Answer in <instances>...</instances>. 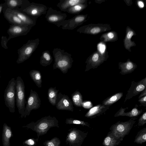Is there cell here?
Listing matches in <instances>:
<instances>
[{"label": "cell", "mask_w": 146, "mask_h": 146, "mask_svg": "<svg viewBox=\"0 0 146 146\" xmlns=\"http://www.w3.org/2000/svg\"><path fill=\"white\" fill-rule=\"evenodd\" d=\"M52 52L54 58L53 69H58L63 73H66L74 62L72 54L58 48H54Z\"/></svg>", "instance_id": "obj_2"}, {"label": "cell", "mask_w": 146, "mask_h": 146, "mask_svg": "<svg viewBox=\"0 0 146 146\" xmlns=\"http://www.w3.org/2000/svg\"><path fill=\"white\" fill-rule=\"evenodd\" d=\"M6 1L7 4L8 8L12 9H13L14 8L21 5H23L24 7L30 3L27 0H8Z\"/></svg>", "instance_id": "obj_27"}, {"label": "cell", "mask_w": 146, "mask_h": 146, "mask_svg": "<svg viewBox=\"0 0 146 146\" xmlns=\"http://www.w3.org/2000/svg\"><path fill=\"white\" fill-rule=\"evenodd\" d=\"M146 77L140 81L136 82H131V86L127 91V94L124 101V103L127 100L130 99L133 96L138 95L146 89Z\"/></svg>", "instance_id": "obj_12"}, {"label": "cell", "mask_w": 146, "mask_h": 146, "mask_svg": "<svg viewBox=\"0 0 146 146\" xmlns=\"http://www.w3.org/2000/svg\"><path fill=\"white\" fill-rule=\"evenodd\" d=\"M137 117L131 118L123 122L119 121L111 125L110 131L122 141L125 136L128 135L136 122Z\"/></svg>", "instance_id": "obj_3"}, {"label": "cell", "mask_w": 146, "mask_h": 146, "mask_svg": "<svg viewBox=\"0 0 146 146\" xmlns=\"http://www.w3.org/2000/svg\"><path fill=\"white\" fill-rule=\"evenodd\" d=\"M98 47L99 50L102 53L104 52L105 49V45L100 43L98 44Z\"/></svg>", "instance_id": "obj_37"}, {"label": "cell", "mask_w": 146, "mask_h": 146, "mask_svg": "<svg viewBox=\"0 0 146 146\" xmlns=\"http://www.w3.org/2000/svg\"><path fill=\"white\" fill-rule=\"evenodd\" d=\"M43 143L44 146H60V140L57 137H54L50 140L45 141Z\"/></svg>", "instance_id": "obj_32"}, {"label": "cell", "mask_w": 146, "mask_h": 146, "mask_svg": "<svg viewBox=\"0 0 146 146\" xmlns=\"http://www.w3.org/2000/svg\"><path fill=\"white\" fill-rule=\"evenodd\" d=\"M4 16L9 22L14 25H25L19 18L11 11V9L7 8L4 13Z\"/></svg>", "instance_id": "obj_21"}, {"label": "cell", "mask_w": 146, "mask_h": 146, "mask_svg": "<svg viewBox=\"0 0 146 146\" xmlns=\"http://www.w3.org/2000/svg\"><path fill=\"white\" fill-rule=\"evenodd\" d=\"M133 33L132 31H130L127 33V37L128 39H129L131 38L133 35Z\"/></svg>", "instance_id": "obj_40"}, {"label": "cell", "mask_w": 146, "mask_h": 146, "mask_svg": "<svg viewBox=\"0 0 146 146\" xmlns=\"http://www.w3.org/2000/svg\"><path fill=\"white\" fill-rule=\"evenodd\" d=\"M121 142L119 138L110 131L104 138L102 145L104 146H117L119 145Z\"/></svg>", "instance_id": "obj_20"}, {"label": "cell", "mask_w": 146, "mask_h": 146, "mask_svg": "<svg viewBox=\"0 0 146 146\" xmlns=\"http://www.w3.org/2000/svg\"><path fill=\"white\" fill-rule=\"evenodd\" d=\"M146 123V112L145 111L141 115L138 120L139 126L144 125Z\"/></svg>", "instance_id": "obj_34"}, {"label": "cell", "mask_w": 146, "mask_h": 146, "mask_svg": "<svg viewBox=\"0 0 146 146\" xmlns=\"http://www.w3.org/2000/svg\"><path fill=\"white\" fill-rule=\"evenodd\" d=\"M29 74L36 85L38 88H41L42 80L40 72L37 70H33L30 71Z\"/></svg>", "instance_id": "obj_24"}, {"label": "cell", "mask_w": 146, "mask_h": 146, "mask_svg": "<svg viewBox=\"0 0 146 146\" xmlns=\"http://www.w3.org/2000/svg\"><path fill=\"white\" fill-rule=\"evenodd\" d=\"M138 4L139 7L141 8H143L144 6L143 3L141 1H139L138 3Z\"/></svg>", "instance_id": "obj_41"}, {"label": "cell", "mask_w": 146, "mask_h": 146, "mask_svg": "<svg viewBox=\"0 0 146 146\" xmlns=\"http://www.w3.org/2000/svg\"><path fill=\"white\" fill-rule=\"evenodd\" d=\"M92 106L91 102L89 101L83 102L82 106L85 109L90 108Z\"/></svg>", "instance_id": "obj_35"}, {"label": "cell", "mask_w": 146, "mask_h": 146, "mask_svg": "<svg viewBox=\"0 0 146 146\" xmlns=\"http://www.w3.org/2000/svg\"><path fill=\"white\" fill-rule=\"evenodd\" d=\"M65 122L67 124H77L90 127V124L84 121L78 120L72 118L66 119Z\"/></svg>", "instance_id": "obj_31"}, {"label": "cell", "mask_w": 146, "mask_h": 146, "mask_svg": "<svg viewBox=\"0 0 146 146\" xmlns=\"http://www.w3.org/2000/svg\"><path fill=\"white\" fill-rule=\"evenodd\" d=\"M137 68V66L130 61L126 63H120L119 65V69L121 70L119 73L125 75L131 73Z\"/></svg>", "instance_id": "obj_22"}, {"label": "cell", "mask_w": 146, "mask_h": 146, "mask_svg": "<svg viewBox=\"0 0 146 146\" xmlns=\"http://www.w3.org/2000/svg\"><path fill=\"white\" fill-rule=\"evenodd\" d=\"M53 59L49 51L46 50L42 53L40 57V64L43 66L49 65L52 62Z\"/></svg>", "instance_id": "obj_23"}, {"label": "cell", "mask_w": 146, "mask_h": 146, "mask_svg": "<svg viewBox=\"0 0 146 146\" xmlns=\"http://www.w3.org/2000/svg\"><path fill=\"white\" fill-rule=\"evenodd\" d=\"M146 141V127H144L138 131L134 141V143L142 144Z\"/></svg>", "instance_id": "obj_28"}, {"label": "cell", "mask_w": 146, "mask_h": 146, "mask_svg": "<svg viewBox=\"0 0 146 146\" xmlns=\"http://www.w3.org/2000/svg\"><path fill=\"white\" fill-rule=\"evenodd\" d=\"M141 93V94L138 98L139 99L143 97L146 96V88Z\"/></svg>", "instance_id": "obj_39"}, {"label": "cell", "mask_w": 146, "mask_h": 146, "mask_svg": "<svg viewBox=\"0 0 146 146\" xmlns=\"http://www.w3.org/2000/svg\"><path fill=\"white\" fill-rule=\"evenodd\" d=\"M100 31V29L98 27L93 28L90 30V32L92 34H96L99 32Z\"/></svg>", "instance_id": "obj_38"}, {"label": "cell", "mask_w": 146, "mask_h": 146, "mask_svg": "<svg viewBox=\"0 0 146 146\" xmlns=\"http://www.w3.org/2000/svg\"><path fill=\"white\" fill-rule=\"evenodd\" d=\"M32 27L31 26L27 25H13L11 26L7 31L9 35L7 40L15 37L26 35Z\"/></svg>", "instance_id": "obj_14"}, {"label": "cell", "mask_w": 146, "mask_h": 146, "mask_svg": "<svg viewBox=\"0 0 146 146\" xmlns=\"http://www.w3.org/2000/svg\"><path fill=\"white\" fill-rule=\"evenodd\" d=\"M123 92H119L111 96L104 100L102 104L105 106H110L119 100L123 96Z\"/></svg>", "instance_id": "obj_25"}, {"label": "cell", "mask_w": 146, "mask_h": 146, "mask_svg": "<svg viewBox=\"0 0 146 146\" xmlns=\"http://www.w3.org/2000/svg\"><path fill=\"white\" fill-rule=\"evenodd\" d=\"M55 106L58 110L73 111L74 107L72 101L68 96L63 94L61 92L58 93Z\"/></svg>", "instance_id": "obj_13"}, {"label": "cell", "mask_w": 146, "mask_h": 146, "mask_svg": "<svg viewBox=\"0 0 146 146\" xmlns=\"http://www.w3.org/2000/svg\"></svg>", "instance_id": "obj_44"}, {"label": "cell", "mask_w": 146, "mask_h": 146, "mask_svg": "<svg viewBox=\"0 0 146 146\" xmlns=\"http://www.w3.org/2000/svg\"><path fill=\"white\" fill-rule=\"evenodd\" d=\"M3 5H0V14L1 11L2 10L3 8Z\"/></svg>", "instance_id": "obj_43"}, {"label": "cell", "mask_w": 146, "mask_h": 146, "mask_svg": "<svg viewBox=\"0 0 146 146\" xmlns=\"http://www.w3.org/2000/svg\"><path fill=\"white\" fill-rule=\"evenodd\" d=\"M11 10L25 25L32 27L36 25V19L35 18L17 10L11 9Z\"/></svg>", "instance_id": "obj_16"}, {"label": "cell", "mask_w": 146, "mask_h": 146, "mask_svg": "<svg viewBox=\"0 0 146 146\" xmlns=\"http://www.w3.org/2000/svg\"><path fill=\"white\" fill-rule=\"evenodd\" d=\"M85 7L84 3L78 4L69 8L66 12L69 14L76 15L79 14Z\"/></svg>", "instance_id": "obj_30"}, {"label": "cell", "mask_w": 146, "mask_h": 146, "mask_svg": "<svg viewBox=\"0 0 146 146\" xmlns=\"http://www.w3.org/2000/svg\"><path fill=\"white\" fill-rule=\"evenodd\" d=\"M40 40L37 38L30 40L18 50V57L16 62L20 64L28 59L37 48Z\"/></svg>", "instance_id": "obj_5"}, {"label": "cell", "mask_w": 146, "mask_h": 146, "mask_svg": "<svg viewBox=\"0 0 146 146\" xmlns=\"http://www.w3.org/2000/svg\"><path fill=\"white\" fill-rule=\"evenodd\" d=\"M108 36L110 38H112L114 37L113 34L111 32L109 33L108 34Z\"/></svg>", "instance_id": "obj_42"}, {"label": "cell", "mask_w": 146, "mask_h": 146, "mask_svg": "<svg viewBox=\"0 0 146 146\" xmlns=\"http://www.w3.org/2000/svg\"><path fill=\"white\" fill-rule=\"evenodd\" d=\"M86 16L84 15H76L70 19L65 20L56 26L58 27L62 26L63 30H73L85 21Z\"/></svg>", "instance_id": "obj_10"}, {"label": "cell", "mask_w": 146, "mask_h": 146, "mask_svg": "<svg viewBox=\"0 0 146 146\" xmlns=\"http://www.w3.org/2000/svg\"><path fill=\"white\" fill-rule=\"evenodd\" d=\"M48 9L44 4L32 2L22 8L21 11L36 19L42 15L46 14Z\"/></svg>", "instance_id": "obj_8"}, {"label": "cell", "mask_w": 146, "mask_h": 146, "mask_svg": "<svg viewBox=\"0 0 146 146\" xmlns=\"http://www.w3.org/2000/svg\"><path fill=\"white\" fill-rule=\"evenodd\" d=\"M59 90L56 87L50 88L48 91V98L49 102L53 106H55Z\"/></svg>", "instance_id": "obj_26"}, {"label": "cell", "mask_w": 146, "mask_h": 146, "mask_svg": "<svg viewBox=\"0 0 146 146\" xmlns=\"http://www.w3.org/2000/svg\"><path fill=\"white\" fill-rule=\"evenodd\" d=\"M5 104L9 111L15 112L16 98V80L13 78L9 81L5 90L4 95Z\"/></svg>", "instance_id": "obj_6"}, {"label": "cell", "mask_w": 146, "mask_h": 146, "mask_svg": "<svg viewBox=\"0 0 146 146\" xmlns=\"http://www.w3.org/2000/svg\"><path fill=\"white\" fill-rule=\"evenodd\" d=\"M71 96L73 104L76 107H82V96L80 92L76 90L72 94Z\"/></svg>", "instance_id": "obj_29"}, {"label": "cell", "mask_w": 146, "mask_h": 146, "mask_svg": "<svg viewBox=\"0 0 146 146\" xmlns=\"http://www.w3.org/2000/svg\"><path fill=\"white\" fill-rule=\"evenodd\" d=\"M138 102L140 103L142 106H146V96L139 99Z\"/></svg>", "instance_id": "obj_36"}, {"label": "cell", "mask_w": 146, "mask_h": 146, "mask_svg": "<svg viewBox=\"0 0 146 146\" xmlns=\"http://www.w3.org/2000/svg\"><path fill=\"white\" fill-rule=\"evenodd\" d=\"M25 88L23 79L20 76H17L16 80V105L21 118L23 117L26 103Z\"/></svg>", "instance_id": "obj_4"}, {"label": "cell", "mask_w": 146, "mask_h": 146, "mask_svg": "<svg viewBox=\"0 0 146 146\" xmlns=\"http://www.w3.org/2000/svg\"><path fill=\"white\" fill-rule=\"evenodd\" d=\"M68 131L65 141L68 146H81L88 133L75 127Z\"/></svg>", "instance_id": "obj_7"}, {"label": "cell", "mask_w": 146, "mask_h": 146, "mask_svg": "<svg viewBox=\"0 0 146 146\" xmlns=\"http://www.w3.org/2000/svg\"><path fill=\"white\" fill-rule=\"evenodd\" d=\"M40 105L41 100L38 93L32 89L31 90L26 101L23 117L25 118L28 116L33 110L38 109Z\"/></svg>", "instance_id": "obj_9"}, {"label": "cell", "mask_w": 146, "mask_h": 146, "mask_svg": "<svg viewBox=\"0 0 146 146\" xmlns=\"http://www.w3.org/2000/svg\"><path fill=\"white\" fill-rule=\"evenodd\" d=\"M138 106L137 104L135 105L134 108L129 112H125L126 108H123L121 107L119 110L114 115V117L119 116H126L131 118L137 117V116L141 114L143 112L142 110H139L137 107Z\"/></svg>", "instance_id": "obj_17"}, {"label": "cell", "mask_w": 146, "mask_h": 146, "mask_svg": "<svg viewBox=\"0 0 146 146\" xmlns=\"http://www.w3.org/2000/svg\"><path fill=\"white\" fill-rule=\"evenodd\" d=\"M11 127L6 123L3 124L2 129V141L3 146H10V139L13 136Z\"/></svg>", "instance_id": "obj_19"}, {"label": "cell", "mask_w": 146, "mask_h": 146, "mask_svg": "<svg viewBox=\"0 0 146 146\" xmlns=\"http://www.w3.org/2000/svg\"><path fill=\"white\" fill-rule=\"evenodd\" d=\"M59 2L57 5L61 11L66 12L68 9L78 4L84 3L86 1L84 0H59Z\"/></svg>", "instance_id": "obj_18"}, {"label": "cell", "mask_w": 146, "mask_h": 146, "mask_svg": "<svg viewBox=\"0 0 146 146\" xmlns=\"http://www.w3.org/2000/svg\"><path fill=\"white\" fill-rule=\"evenodd\" d=\"M54 127H59L58 121L55 117L50 115L42 117L35 122H32L23 127L35 132L38 139L40 136L46 134L50 128Z\"/></svg>", "instance_id": "obj_1"}, {"label": "cell", "mask_w": 146, "mask_h": 146, "mask_svg": "<svg viewBox=\"0 0 146 146\" xmlns=\"http://www.w3.org/2000/svg\"><path fill=\"white\" fill-rule=\"evenodd\" d=\"M110 106L102 104L95 106L90 109L85 114V117L88 118L93 119L100 116L109 109Z\"/></svg>", "instance_id": "obj_15"}, {"label": "cell", "mask_w": 146, "mask_h": 146, "mask_svg": "<svg viewBox=\"0 0 146 146\" xmlns=\"http://www.w3.org/2000/svg\"><path fill=\"white\" fill-rule=\"evenodd\" d=\"M38 139L31 138L27 139L23 142L24 146H35L38 142Z\"/></svg>", "instance_id": "obj_33"}, {"label": "cell", "mask_w": 146, "mask_h": 146, "mask_svg": "<svg viewBox=\"0 0 146 146\" xmlns=\"http://www.w3.org/2000/svg\"><path fill=\"white\" fill-rule=\"evenodd\" d=\"M67 17L65 13L49 7L45 16L46 21L48 23L55 24L56 26L64 20Z\"/></svg>", "instance_id": "obj_11"}]
</instances>
